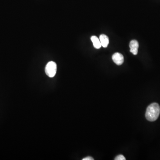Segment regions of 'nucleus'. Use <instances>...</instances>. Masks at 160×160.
<instances>
[{
    "instance_id": "nucleus-7",
    "label": "nucleus",
    "mask_w": 160,
    "mask_h": 160,
    "mask_svg": "<svg viewBox=\"0 0 160 160\" xmlns=\"http://www.w3.org/2000/svg\"><path fill=\"white\" fill-rule=\"evenodd\" d=\"M115 160H126V159L125 157L123 155H119L117 156L114 159Z\"/></svg>"
},
{
    "instance_id": "nucleus-5",
    "label": "nucleus",
    "mask_w": 160,
    "mask_h": 160,
    "mask_svg": "<svg viewBox=\"0 0 160 160\" xmlns=\"http://www.w3.org/2000/svg\"><path fill=\"white\" fill-rule=\"evenodd\" d=\"M99 40L101 42L102 46L104 48H106L109 45V38L105 34H101L100 36Z\"/></svg>"
},
{
    "instance_id": "nucleus-6",
    "label": "nucleus",
    "mask_w": 160,
    "mask_h": 160,
    "mask_svg": "<svg viewBox=\"0 0 160 160\" xmlns=\"http://www.w3.org/2000/svg\"><path fill=\"white\" fill-rule=\"evenodd\" d=\"M91 40L92 42L93 43V46L94 48L97 49H99L101 48L102 47V44H101V42L99 39L95 36H92L91 38Z\"/></svg>"
},
{
    "instance_id": "nucleus-2",
    "label": "nucleus",
    "mask_w": 160,
    "mask_h": 160,
    "mask_svg": "<svg viewBox=\"0 0 160 160\" xmlns=\"http://www.w3.org/2000/svg\"><path fill=\"white\" fill-rule=\"evenodd\" d=\"M57 70L56 63L53 62H49L47 63L45 68V72L49 78L54 77Z\"/></svg>"
},
{
    "instance_id": "nucleus-8",
    "label": "nucleus",
    "mask_w": 160,
    "mask_h": 160,
    "mask_svg": "<svg viewBox=\"0 0 160 160\" xmlns=\"http://www.w3.org/2000/svg\"><path fill=\"white\" fill-rule=\"evenodd\" d=\"M94 159L93 158L91 157H86L85 158H84L82 160H93Z\"/></svg>"
},
{
    "instance_id": "nucleus-4",
    "label": "nucleus",
    "mask_w": 160,
    "mask_h": 160,
    "mask_svg": "<svg viewBox=\"0 0 160 160\" xmlns=\"http://www.w3.org/2000/svg\"><path fill=\"white\" fill-rule=\"evenodd\" d=\"M129 48L130 52L134 55H136L138 53L139 48V43L137 40H132L129 43Z\"/></svg>"
},
{
    "instance_id": "nucleus-3",
    "label": "nucleus",
    "mask_w": 160,
    "mask_h": 160,
    "mask_svg": "<svg viewBox=\"0 0 160 160\" xmlns=\"http://www.w3.org/2000/svg\"><path fill=\"white\" fill-rule=\"evenodd\" d=\"M112 59L113 62L118 66L122 65L124 62V57L121 53L116 52L112 56Z\"/></svg>"
},
{
    "instance_id": "nucleus-1",
    "label": "nucleus",
    "mask_w": 160,
    "mask_h": 160,
    "mask_svg": "<svg viewBox=\"0 0 160 160\" xmlns=\"http://www.w3.org/2000/svg\"><path fill=\"white\" fill-rule=\"evenodd\" d=\"M160 114V107L157 103L150 104L147 107L146 112V119L149 122H154L158 119Z\"/></svg>"
}]
</instances>
